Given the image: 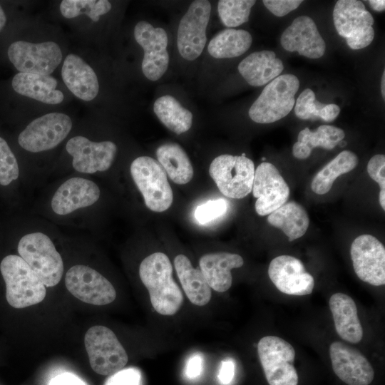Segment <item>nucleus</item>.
I'll use <instances>...</instances> for the list:
<instances>
[{"instance_id": "5701e85b", "label": "nucleus", "mask_w": 385, "mask_h": 385, "mask_svg": "<svg viewBox=\"0 0 385 385\" xmlns=\"http://www.w3.org/2000/svg\"><path fill=\"white\" fill-rule=\"evenodd\" d=\"M242 257L235 253L215 252L200 259V270L210 288L218 292L228 290L232 283L231 270L243 265Z\"/></svg>"}, {"instance_id": "37998d69", "label": "nucleus", "mask_w": 385, "mask_h": 385, "mask_svg": "<svg viewBox=\"0 0 385 385\" xmlns=\"http://www.w3.org/2000/svg\"><path fill=\"white\" fill-rule=\"evenodd\" d=\"M235 364L231 359H226L221 362L218 379L223 384H230L234 377Z\"/></svg>"}, {"instance_id": "c756f323", "label": "nucleus", "mask_w": 385, "mask_h": 385, "mask_svg": "<svg viewBox=\"0 0 385 385\" xmlns=\"http://www.w3.org/2000/svg\"><path fill=\"white\" fill-rule=\"evenodd\" d=\"M156 156L160 165L174 183L184 185L192 178L191 162L178 144L168 143L160 145L156 150Z\"/></svg>"}, {"instance_id": "6ab92c4d", "label": "nucleus", "mask_w": 385, "mask_h": 385, "mask_svg": "<svg viewBox=\"0 0 385 385\" xmlns=\"http://www.w3.org/2000/svg\"><path fill=\"white\" fill-rule=\"evenodd\" d=\"M268 274L277 289L286 294H309L314 287V277L293 256L284 255L274 258L269 265Z\"/></svg>"}, {"instance_id": "ea45409f", "label": "nucleus", "mask_w": 385, "mask_h": 385, "mask_svg": "<svg viewBox=\"0 0 385 385\" xmlns=\"http://www.w3.org/2000/svg\"><path fill=\"white\" fill-rule=\"evenodd\" d=\"M140 371L135 369H126L111 375L105 385H140Z\"/></svg>"}, {"instance_id": "a878e982", "label": "nucleus", "mask_w": 385, "mask_h": 385, "mask_svg": "<svg viewBox=\"0 0 385 385\" xmlns=\"http://www.w3.org/2000/svg\"><path fill=\"white\" fill-rule=\"evenodd\" d=\"M11 86L17 93L46 104H58L64 98L56 89L57 81L51 76L19 72L13 77Z\"/></svg>"}, {"instance_id": "4be33fe9", "label": "nucleus", "mask_w": 385, "mask_h": 385, "mask_svg": "<svg viewBox=\"0 0 385 385\" xmlns=\"http://www.w3.org/2000/svg\"><path fill=\"white\" fill-rule=\"evenodd\" d=\"M61 76L67 88L77 98L90 101L96 97L99 91L97 76L80 56L71 53L66 57Z\"/></svg>"}, {"instance_id": "a211bd4d", "label": "nucleus", "mask_w": 385, "mask_h": 385, "mask_svg": "<svg viewBox=\"0 0 385 385\" xmlns=\"http://www.w3.org/2000/svg\"><path fill=\"white\" fill-rule=\"evenodd\" d=\"M332 366L335 374L348 385H369L374 370L368 359L356 349L342 342L329 346Z\"/></svg>"}, {"instance_id": "1a4fd4ad", "label": "nucleus", "mask_w": 385, "mask_h": 385, "mask_svg": "<svg viewBox=\"0 0 385 385\" xmlns=\"http://www.w3.org/2000/svg\"><path fill=\"white\" fill-rule=\"evenodd\" d=\"M259 359L270 385H297L298 374L293 362L295 350L277 336H265L257 344Z\"/></svg>"}, {"instance_id": "6e6552de", "label": "nucleus", "mask_w": 385, "mask_h": 385, "mask_svg": "<svg viewBox=\"0 0 385 385\" xmlns=\"http://www.w3.org/2000/svg\"><path fill=\"white\" fill-rule=\"evenodd\" d=\"M335 29L351 49L368 46L374 38V20L361 1L339 0L333 11Z\"/></svg>"}, {"instance_id": "f257e3e1", "label": "nucleus", "mask_w": 385, "mask_h": 385, "mask_svg": "<svg viewBox=\"0 0 385 385\" xmlns=\"http://www.w3.org/2000/svg\"><path fill=\"white\" fill-rule=\"evenodd\" d=\"M139 275L158 313L170 316L178 312L183 296L173 278V267L165 254L155 252L146 257L140 265Z\"/></svg>"}, {"instance_id": "49530a36", "label": "nucleus", "mask_w": 385, "mask_h": 385, "mask_svg": "<svg viewBox=\"0 0 385 385\" xmlns=\"http://www.w3.org/2000/svg\"><path fill=\"white\" fill-rule=\"evenodd\" d=\"M371 7L376 11H384L385 10L384 0H371L369 1Z\"/></svg>"}, {"instance_id": "f704fd0d", "label": "nucleus", "mask_w": 385, "mask_h": 385, "mask_svg": "<svg viewBox=\"0 0 385 385\" xmlns=\"http://www.w3.org/2000/svg\"><path fill=\"white\" fill-rule=\"evenodd\" d=\"M255 0H220L217 11L222 23L227 27L238 26L249 20Z\"/></svg>"}, {"instance_id": "72a5a7b5", "label": "nucleus", "mask_w": 385, "mask_h": 385, "mask_svg": "<svg viewBox=\"0 0 385 385\" xmlns=\"http://www.w3.org/2000/svg\"><path fill=\"white\" fill-rule=\"evenodd\" d=\"M111 7L107 0H63L60 4V11L67 19L86 14L92 21H98L100 16L107 14Z\"/></svg>"}, {"instance_id": "f8f14e48", "label": "nucleus", "mask_w": 385, "mask_h": 385, "mask_svg": "<svg viewBox=\"0 0 385 385\" xmlns=\"http://www.w3.org/2000/svg\"><path fill=\"white\" fill-rule=\"evenodd\" d=\"M211 11L209 1H194L181 19L177 46L180 56L188 61L196 59L202 52L207 37L206 29Z\"/></svg>"}, {"instance_id": "4c0bfd02", "label": "nucleus", "mask_w": 385, "mask_h": 385, "mask_svg": "<svg viewBox=\"0 0 385 385\" xmlns=\"http://www.w3.org/2000/svg\"><path fill=\"white\" fill-rule=\"evenodd\" d=\"M227 210V202L224 199H217L198 205L194 214L196 220L204 225L221 217Z\"/></svg>"}, {"instance_id": "20e7f679", "label": "nucleus", "mask_w": 385, "mask_h": 385, "mask_svg": "<svg viewBox=\"0 0 385 385\" xmlns=\"http://www.w3.org/2000/svg\"><path fill=\"white\" fill-rule=\"evenodd\" d=\"M18 252L45 286L53 287L61 280L63 263L49 237L41 232L23 236Z\"/></svg>"}, {"instance_id": "412c9836", "label": "nucleus", "mask_w": 385, "mask_h": 385, "mask_svg": "<svg viewBox=\"0 0 385 385\" xmlns=\"http://www.w3.org/2000/svg\"><path fill=\"white\" fill-rule=\"evenodd\" d=\"M100 197V189L93 181L72 178L63 183L51 200V208L57 215H65L93 205Z\"/></svg>"}, {"instance_id": "473e14b6", "label": "nucleus", "mask_w": 385, "mask_h": 385, "mask_svg": "<svg viewBox=\"0 0 385 385\" xmlns=\"http://www.w3.org/2000/svg\"><path fill=\"white\" fill-rule=\"evenodd\" d=\"M358 163V157L354 153L342 151L314 177L311 183L312 191L318 195L327 193L334 180L341 175L354 170Z\"/></svg>"}, {"instance_id": "9d476101", "label": "nucleus", "mask_w": 385, "mask_h": 385, "mask_svg": "<svg viewBox=\"0 0 385 385\" xmlns=\"http://www.w3.org/2000/svg\"><path fill=\"white\" fill-rule=\"evenodd\" d=\"M72 128L71 118L62 113H50L32 120L18 137L24 150L38 153L56 147Z\"/></svg>"}, {"instance_id": "4468645a", "label": "nucleus", "mask_w": 385, "mask_h": 385, "mask_svg": "<svg viewBox=\"0 0 385 385\" xmlns=\"http://www.w3.org/2000/svg\"><path fill=\"white\" fill-rule=\"evenodd\" d=\"M134 37L144 50L141 64L144 76L153 81L160 79L165 73L169 63L165 31L160 27L155 28L145 21H141L135 26Z\"/></svg>"}, {"instance_id": "0eeeda50", "label": "nucleus", "mask_w": 385, "mask_h": 385, "mask_svg": "<svg viewBox=\"0 0 385 385\" xmlns=\"http://www.w3.org/2000/svg\"><path fill=\"white\" fill-rule=\"evenodd\" d=\"M90 365L98 374L111 376L127 364L128 354L117 337L109 328L96 325L86 332L84 337Z\"/></svg>"}, {"instance_id": "b1692460", "label": "nucleus", "mask_w": 385, "mask_h": 385, "mask_svg": "<svg viewBox=\"0 0 385 385\" xmlns=\"http://www.w3.org/2000/svg\"><path fill=\"white\" fill-rule=\"evenodd\" d=\"M329 303L337 333L346 342L359 343L364 332L354 299L339 292L331 296Z\"/></svg>"}, {"instance_id": "a18cd8bd", "label": "nucleus", "mask_w": 385, "mask_h": 385, "mask_svg": "<svg viewBox=\"0 0 385 385\" xmlns=\"http://www.w3.org/2000/svg\"><path fill=\"white\" fill-rule=\"evenodd\" d=\"M340 113V108L334 103L325 104L319 113V118L326 122L334 121Z\"/></svg>"}, {"instance_id": "ddd939ff", "label": "nucleus", "mask_w": 385, "mask_h": 385, "mask_svg": "<svg viewBox=\"0 0 385 385\" xmlns=\"http://www.w3.org/2000/svg\"><path fill=\"white\" fill-rule=\"evenodd\" d=\"M67 289L81 301L98 306L113 302L116 292L113 284L101 274L86 265H74L66 272Z\"/></svg>"}, {"instance_id": "09e8293b", "label": "nucleus", "mask_w": 385, "mask_h": 385, "mask_svg": "<svg viewBox=\"0 0 385 385\" xmlns=\"http://www.w3.org/2000/svg\"><path fill=\"white\" fill-rule=\"evenodd\" d=\"M381 89L382 97L384 99L385 98V71L383 72L382 77H381Z\"/></svg>"}, {"instance_id": "7c9ffc66", "label": "nucleus", "mask_w": 385, "mask_h": 385, "mask_svg": "<svg viewBox=\"0 0 385 385\" xmlns=\"http://www.w3.org/2000/svg\"><path fill=\"white\" fill-rule=\"evenodd\" d=\"M252 38L242 29H227L217 33L210 41L207 51L216 58H229L241 56L250 47Z\"/></svg>"}, {"instance_id": "c9c22d12", "label": "nucleus", "mask_w": 385, "mask_h": 385, "mask_svg": "<svg viewBox=\"0 0 385 385\" xmlns=\"http://www.w3.org/2000/svg\"><path fill=\"white\" fill-rule=\"evenodd\" d=\"M19 175L16 158L7 142L0 137V185L6 186L16 180Z\"/></svg>"}, {"instance_id": "2f4dec72", "label": "nucleus", "mask_w": 385, "mask_h": 385, "mask_svg": "<svg viewBox=\"0 0 385 385\" xmlns=\"http://www.w3.org/2000/svg\"><path fill=\"white\" fill-rule=\"evenodd\" d=\"M153 110L163 124L176 134L188 131L192 126V114L170 95L158 98Z\"/></svg>"}, {"instance_id": "9b49d317", "label": "nucleus", "mask_w": 385, "mask_h": 385, "mask_svg": "<svg viewBox=\"0 0 385 385\" xmlns=\"http://www.w3.org/2000/svg\"><path fill=\"white\" fill-rule=\"evenodd\" d=\"M7 54L19 72L44 76L54 71L63 58L59 46L53 41L39 43L14 41L9 46Z\"/></svg>"}, {"instance_id": "f3484780", "label": "nucleus", "mask_w": 385, "mask_h": 385, "mask_svg": "<svg viewBox=\"0 0 385 385\" xmlns=\"http://www.w3.org/2000/svg\"><path fill=\"white\" fill-rule=\"evenodd\" d=\"M66 149L73 157V168L82 173L107 170L117 153V146L111 141L93 142L81 135L71 138Z\"/></svg>"}, {"instance_id": "2eb2a0df", "label": "nucleus", "mask_w": 385, "mask_h": 385, "mask_svg": "<svg viewBox=\"0 0 385 385\" xmlns=\"http://www.w3.org/2000/svg\"><path fill=\"white\" fill-rule=\"evenodd\" d=\"M253 196L255 211L260 216L270 215L289 199L290 190L277 168L270 163H260L255 171Z\"/></svg>"}, {"instance_id": "aec40b11", "label": "nucleus", "mask_w": 385, "mask_h": 385, "mask_svg": "<svg viewBox=\"0 0 385 385\" xmlns=\"http://www.w3.org/2000/svg\"><path fill=\"white\" fill-rule=\"evenodd\" d=\"M280 42L286 51H297L309 58H321L326 49L314 21L308 16L296 18L282 33Z\"/></svg>"}, {"instance_id": "dca6fc26", "label": "nucleus", "mask_w": 385, "mask_h": 385, "mask_svg": "<svg viewBox=\"0 0 385 385\" xmlns=\"http://www.w3.org/2000/svg\"><path fill=\"white\" fill-rule=\"evenodd\" d=\"M350 255L357 277L374 286L385 284V248L371 235H361L353 241Z\"/></svg>"}, {"instance_id": "423d86ee", "label": "nucleus", "mask_w": 385, "mask_h": 385, "mask_svg": "<svg viewBox=\"0 0 385 385\" xmlns=\"http://www.w3.org/2000/svg\"><path fill=\"white\" fill-rule=\"evenodd\" d=\"M255 165L245 154L221 155L211 163L209 173L219 190L226 197L240 199L252 189Z\"/></svg>"}, {"instance_id": "c03bdc74", "label": "nucleus", "mask_w": 385, "mask_h": 385, "mask_svg": "<svg viewBox=\"0 0 385 385\" xmlns=\"http://www.w3.org/2000/svg\"><path fill=\"white\" fill-rule=\"evenodd\" d=\"M48 385H86L76 375L66 372L53 378Z\"/></svg>"}, {"instance_id": "bb28decb", "label": "nucleus", "mask_w": 385, "mask_h": 385, "mask_svg": "<svg viewBox=\"0 0 385 385\" xmlns=\"http://www.w3.org/2000/svg\"><path fill=\"white\" fill-rule=\"evenodd\" d=\"M174 265L189 300L197 306L206 305L211 299L212 292L201 270L194 268L188 257L184 255H177Z\"/></svg>"}, {"instance_id": "393cba45", "label": "nucleus", "mask_w": 385, "mask_h": 385, "mask_svg": "<svg viewBox=\"0 0 385 385\" xmlns=\"http://www.w3.org/2000/svg\"><path fill=\"white\" fill-rule=\"evenodd\" d=\"M284 69L282 61L272 51L254 52L238 65V71L244 79L252 86L269 83L279 76Z\"/></svg>"}, {"instance_id": "a19ab883", "label": "nucleus", "mask_w": 385, "mask_h": 385, "mask_svg": "<svg viewBox=\"0 0 385 385\" xmlns=\"http://www.w3.org/2000/svg\"><path fill=\"white\" fill-rule=\"evenodd\" d=\"M265 7L274 15L281 17L295 10L302 3V0H264Z\"/></svg>"}, {"instance_id": "39448f33", "label": "nucleus", "mask_w": 385, "mask_h": 385, "mask_svg": "<svg viewBox=\"0 0 385 385\" xmlns=\"http://www.w3.org/2000/svg\"><path fill=\"white\" fill-rule=\"evenodd\" d=\"M130 170L145 205L150 210L160 212L171 206L173 190L158 162L148 156H140L132 162Z\"/></svg>"}, {"instance_id": "79ce46f5", "label": "nucleus", "mask_w": 385, "mask_h": 385, "mask_svg": "<svg viewBox=\"0 0 385 385\" xmlns=\"http://www.w3.org/2000/svg\"><path fill=\"white\" fill-rule=\"evenodd\" d=\"M203 359L200 354L192 355L187 361L185 366V374L190 379H195L199 376L203 368Z\"/></svg>"}, {"instance_id": "c85d7f7f", "label": "nucleus", "mask_w": 385, "mask_h": 385, "mask_svg": "<svg viewBox=\"0 0 385 385\" xmlns=\"http://www.w3.org/2000/svg\"><path fill=\"white\" fill-rule=\"evenodd\" d=\"M267 222L280 229L292 242L307 232L309 219L305 209L299 203L290 201L271 212Z\"/></svg>"}, {"instance_id": "e433bc0d", "label": "nucleus", "mask_w": 385, "mask_h": 385, "mask_svg": "<svg viewBox=\"0 0 385 385\" xmlns=\"http://www.w3.org/2000/svg\"><path fill=\"white\" fill-rule=\"evenodd\" d=\"M325 106L316 100L315 94L310 88L304 89L294 103V113L302 120H317L319 118L321 109Z\"/></svg>"}, {"instance_id": "58836bf2", "label": "nucleus", "mask_w": 385, "mask_h": 385, "mask_svg": "<svg viewBox=\"0 0 385 385\" xmlns=\"http://www.w3.org/2000/svg\"><path fill=\"white\" fill-rule=\"evenodd\" d=\"M369 175L376 181L380 187L379 203L385 210V156L378 154L374 155L367 165Z\"/></svg>"}, {"instance_id": "cd10ccee", "label": "nucleus", "mask_w": 385, "mask_h": 385, "mask_svg": "<svg viewBox=\"0 0 385 385\" xmlns=\"http://www.w3.org/2000/svg\"><path fill=\"white\" fill-rule=\"evenodd\" d=\"M344 137V130L333 125H322L314 132L305 128L298 134L297 141L292 147V154L297 159H307L313 148L320 147L332 150Z\"/></svg>"}, {"instance_id": "7ed1b4c3", "label": "nucleus", "mask_w": 385, "mask_h": 385, "mask_svg": "<svg viewBox=\"0 0 385 385\" xmlns=\"http://www.w3.org/2000/svg\"><path fill=\"white\" fill-rule=\"evenodd\" d=\"M299 87L297 77L284 74L270 81L249 110V116L258 123H270L287 116L295 103Z\"/></svg>"}, {"instance_id": "f03ea898", "label": "nucleus", "mask_w": 385, "mask_h": 385, "mask_svg": "<svg viewBox=\"0 0 385 385\" xmlns=\"http://www.w3.org/2000/svg\"><path fill=\"white\" fill-rule=\"evenodd\" d=\"M0 271L6 284V297L14 308H24L40 303L45 298V285L18 255L6 256Z\"/></svg>"}, {"instance_id": "de8ad7c7", "label": "nucleus", "mask_w": 385, "mask_h": 385, "mask_svg": "<svg viewBox=\"0 0 385 385\" xmlns=\"http://www.w3.org/2000/svg\"><path fill=\"white\" fill-rule=\"evenodd\" d=\"M6 23V15L0 4V31L4 29Z\"/></svg>"}]
</instances>
